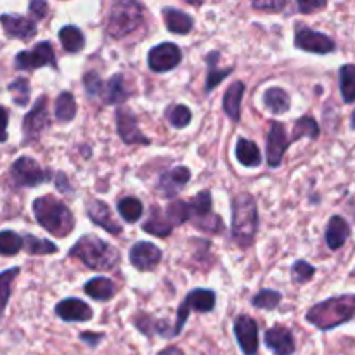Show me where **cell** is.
<instances>
[{
  "instance_id": "60d3db41",
  "label": "cell",
  "mask_w": 355,
  "mask_h": 355,
  "mask_svg": "<svg viewBox=\"0 0 355 355\" xmlns=\"http://www.w3.org/2000/svg\"><path fill=\"white\" fill-rule=\"evenodd\" d=\"M281 293L276 290H262L255 298H253V305L259 309H267V311H272L279 305L281 302Z\"/></svg>"
},
{
  "instance_id": "52a82bcc",
  "label": "cell",
  "mask_w": 355,
  "mask_h": 355,
  "mask_svg": "<svg viewBox=\"0 0 355 355\" xmlns=\"http://www.w3.org/2000/svg\"><path fill=\"white\" fill-rule=\"evenodd\" d=\"M10 177H12L14 184L19 187H35L40 184L49 182L51 179V172L42 170L35 159L31 158H19L17 162L12 163L10 166Z\"/></svg>"
},
{
  "instance_id": "d590c367",
  "label": "cell",
  "mask_w": 355,
  "mask_h": 355,
  "mask_svg": "<svg viewBox=\"0 0 355 355\" xmlns=\"http://www.w3.org/2000/svg\"><path fill=\"white\" fill-rule=\"evenodd\" d=\"M318 135H319V125L315 123L314 118L304 116V118H300L297 123H295L291 141H298V139H302V137L318 139Z\"/></svg>"
},
{
  "instance_id": "8fae6325",
  "label": "cell",
  "mask_w": 355,
  "mask_h": 355,
  "mask_svg": "<svg viewBox=\"0 0 355 355\" xmlns=\"http://www.w3.org/2000/svg\"><path fill=\"white\" fill-rule=\"evenodd\" d=\"M16 66L19 69H37L42 66H58L51 42H40L31 51H23L16 55Z\"/></svg>"
},
{
  "instance_id": "7bdbcfd3",
  "label": "cell",
  "mask_w": 355,
  "mask_h": 355,
  "mask_svg": "<svg viewBox=\"0 0 355 355\" xmlns=\"http://www.w3.org/2000/svg\"><path fill=\"white\" fill-rule=\"evenodd\" d=\"M291 274H293V279L297 281V283H307V281H311L312 276L315 274V269L311 263L304 262V260H298L293 266V269H291Z\"/></svg>"
},
{
  "instance_id": "ab89813d",
  "label": "cell",
  "mask_w": 355,
  "mask_h": 355,
  "mask_svg": "<svg viewBox=\"0 0 355 355\" xmlns=\"http://www.w3.org/2000/svg\"><path fill=\"white\" fill-rule=\"evenodd\" d=\"M10 94L14 96V103L17 106H26L28 101H30V83L26 78H16L9 85Z\"/></svg>"
},
{
  "instance_id": "cb8c5ba5",
  "label": "cell",
  "mask_w": 355,
  "mask_h": 355,
  "mask_svg": "<svg viewBox=\"0 0 355 355\" xmlns=\"http://www.w3.org/2000/svg\"><path fill=\"white\" fill-rule=\"evenodd\" d=\"M101 96H103L104 104H120L127 99V90H125L123 76L114 75L111 76L107 82L103 83L101 89Z\"/></svg>"
},
{
  "instance_id": "30bf717a",
  "label": "cell",
  "mask_w": 355,
  "mask_h": 355,
  "mask_svg": "<svg viewBox=\"0 0 355 355\" xmlns=\"http://www.w3.org/2000/svg\"><path fill=\"white\" fill-rule=\"evenodd\" d=\"M180 61H182V52L175 44H170V42L153 47L148 55L149 68L156 73L170 71L175 66H179Z\"/></svg>"
},
{
  "instance_id": "2e32d148",
  "label": "cell",
  "mask_w": 355,
  "mask_h": 355,
  "mask_svg": "<svg viewBox=\"0 0 355 355\" xmlns=\"http://www.w3.org/2000/svg\"><path fill=\"white\" fill-rule=\"evenodd\" d=\"M116 123L118 134L127 144H149V139L139 130L137 120L127 107H120L116 111Z\"/></svg>"
},
{
  "instance_id": "e0dca14e",
  "label": "cell",
  "mask_w": 355,
  "mask_h": 355,
  "mask_svg": "<svg viewBox=\"0 0 355 355\" xmlns=\"http://www.w3.org/2000/svg\"><path fill=\"white\" fill-rule=\"evenodd\" d=\"M55 314L69 322H85L92 319L94 312L85 302L78 300V298H68V300L59 302L55 307Z\"/></svg>"
},
{
  "instance_id": "836d02e7",
  "label": "cell",
  "mask_w": 355,
  "mask_h": 355,
  "mask_svg": "<svg viewBox=\"0 0 355 355\" xmlns=\"http://www.w3.org/2000/svg\"><path fill=\"white\" fill-rule=\"evenodd\" d=\"M23 246L30 255H49V253L58 252V246L47 239H38L35 236L26 234L23 239Z\"/></svg>"
},
{
  "instance_id": "e575fe53",
  "label": "cell",
  "mask_w": 355,
  "mask_h": 355,
  "mask_svg": "<svg viewBox=\"0 0 355 355\" xmlns=\"http://www.w3.org/2000/svg\"><path fill=\"white\" fill-rule=\"evenodd\" d=\"M23 248V238L17 236L12 231H2L0 232V255L12 257L19 253Z\"/></svg>"
},
{
  "instance_id": "b9f144b4",
  "label": "cell",
  "mask_w": 355,
  "mask_h": 355,
  "mask_svg": "<svg viewBox=\"0 0 355 355\" xmlns=\"http://www.w3.org/2000/svg\"><path fill=\"white\" fill-rule=\"evenodd\" d=\"M191 118H193V114H191L189 107L184 106V104H177V106H173L168 113L170 123L177 128L187 127L191 121Z\"/></svg>"
},
{
  "instance_id": "277c9868",
  "label": "cell",
  "mask_w": 355,
  "mask_h": 355,
  "mask_svg": "<svg viewBox=\"0 0 355 355\" xmlns=\"http://www.w3.org/2000/svg\"><path fill=\"white\" fill-rule=\"evenodd\" d=\"M355 315V295L329 298L307 312V321L319 329H331Z\"/></svg>"
},
{
  "instance_id": "7a4b0ae2",
  "label": "cell",
  "mask_w": 355,
  "mask_h": 355,
  "mask_svg": "<svg viewBox=\"0 0 355 355\" xmlns=\"http://www.w3.org/2000/svg\"><path fill=\"white\" fill-rule=\"evenodd\" d=\"M69 257L78 259L94 270H110L120 262V253L116 252V248L97 236H83L80 241L75 243Z\"/></svg>"
},
{
  "instance_id": "bcb514c9",
  "label": "cell",
  "mask_w": 355,
  "mask_h": 355,
  "mask_svg": "<svg viewBox=\"0 0 355 355\" xmlns=\"http://www.w3.org/2000/svg\"><path fill=\"white\" fill-rule=\"evenodd\" d=\"M324 7L326 2H307V0H302V2L298 3V9L305 14H311L318 9H324Z\"/></svg>"
},
{
  "instance_id": "8992f818",
  "label": "cell",
  "mask_w": 355,
  "mask_h": 355,
  "mask_svg": "<svg viewBox=\"0 0 355 355\" xmlns=\"http://www.w3.org/2000/svg\"><path fill=\"white\" fill-rule=\"evenodd\" d=\"M189 218L198 229L207 232H218L224 229L222 218L211 211V196L208 191H201L189 203Z\"/></svg>"
},
{
  "instance_id": "5bb4252c",
  "label": "cell",
  "mask_w": 355,
  "mask_h": 355,
  "mask_svg": "<svg viewBox=\"0 0 355 355\" xmlns=\"http://www.w3.org/2000/svg\"><path fill=\"white\" fill-rule=\"evenodd\" d=\"M288 146H290V141H288L283 123H279V121L270 123L269 135H267V162H269V166L276 168L281 165V159H283Z\"/></svg>"
},
{
  "instance_id": "f1b7e54d",
  "label": "cell",
  "mask_w": 355,
  "mask_h": 355,
  "mask_svg": "<svg viewBox=\"0 0 355 355\" xmlns=\"http://www.w3.org/2000/svg\"><path fill=\"white\" fill-rule=\"evenodd\" d=\"M142 229H144L146 232H149V234L158 236V238H165V236H168L170 232H172V225H170L168 220L163 217V214H159L158 207H153L151 215H149L148 222L142 225Z\"/></svg>"
},
{
  "instance_id": "7402d4cb",
  "label": "cell",
  "mask_w": 355,
  "mask_h": 355,
  "mask_svg": "<svg viewBox=\"0 0 355 355\" xmlns=\"http://www.w3.org/2000/svg\"><path fill=\"white\" fill-rule=\"evenodd\" d=\"M163 17H165L166 28H168L172 33L186 35L189 33L194 26V21L189 14H186L184 10L173 9V7H165V9H163Z\"/></svg>"
},
{
  "instance_id": "f546056e",
  "label": "cell",
  "mask_w": 355,
  "mask_h": 355,
  "mask_svg": "<svg viewBox=\"0 0 355 355\" xmlns=\"http://www.w3.org/2000/svg\"><path fill=\"white\" fill-rule=\"evenodd\" d=\"M59 40H61L62 47L68 52H80L85 45V38L83 33L76 26H64L59 31Z\"/></svg>"
},
{
  "instance_id": "9a60e30c",
  "label": "cell",
  "mask_w": 355,
  "mask_h": 355,
  "mask_svg": "<svg viewBox=\"0 0 355 355\" xmlns=\"http://www.w3.org/2000/svg\"><path fill=\"white\" fill-rule=\"evenodd\" d=\"M162 260V250L148 241H139L130 250V262L135 269L149 270L155 269Z\"/></svg>"
},
{
  "instance_id": "d6a6232c",
  "label": "cell",
  "mask_w": 355,
  "mask_h": 355,
  "mask_svg": "<svg viewBox=\"0 0 355 355\" xmlns=\"http://www.w3.org/2000/svg\"><path fill=\"white\" fill-rule=\"evenodd\" d=\"M340 89L345 103H354L355 101V66L345 64L340 69Z\"/></svg>"
},
{
  "instance_id": "681fc988",
  "label": "cell",
  "mask_w": 355,
  "mask_h": 355,
  "mask_svg": "<svg viewBox=\"0 0 355 355\" xmlns=\"http://www.w3.org/2000/svg\"><path fill=\"white\" fill-rule=\"evenodd\" d=\"M82 340L83 342H87L89 343V345H97V342H101V340H103V335H94V333H83L82 335Z\"/></svg>"
},
{
  "instance_id": "9c48e42d",
  "label": "cell",
  "mask_w": 355,
  "mask_h": 355,
  "mask_svg": "<svg viewBox=\"0 0 355 355\" xmlns=\"http://www.w3.org/2000/svg\"><path fill=\"white\" fill-rule=\"evenodd\" d=\"M295 45L302 51L314 52V54H329L335 51V42L324 33L311 30V28L298 24L295 31Z\"/></svg>"
},
{
  "instance_id": "ac0fdd59",
  "label": "cell",
  "mask_w": 355,
  "mask_h": 355,
  "mask_svg": "<svg viewBox=\"0 0 355 355\" xmlns=\"http://www.w3.org/2000/svg\"><path fill=\"white\" fill-rule=\"evenodd\" d=\"M87 214H89L90 220L96 222L99 227L104 231L111 232V234H120L121 227L116 220H114L113 214L110 211V207L99 200H92L87 203Z\"/></svg>"
},
{
  "instance_id": "83f0119b",
  "label": "cell",
  "mask_w": 355,
  "mask_h": 355,
  "mask_svg": "<svg viewBox=\"0 0 355 355\" xmlns=\"http://www.w3.org/2000/svg\"><path fill=\"white\" fill-rule=\"evenodd\" d=\"M263 104L272 113L281 114L284 111H288V107H290V97H288V94L283 89L272 87V89L266 90V94H263Z\"/></svg>"
},
{
  "instance_id": "4dcf8cb0",
  "label": "cell",
  "mask_w": 355,
  "mask_h": 355,
  "mask_svg": "<svg viewBox=\"0 0 355 355\" xmlns=\"http://www.w3.org/2000/svg\"><path fill=\"white\" fill-rule=\"evenodd\" d=\"M55 118L59 121H71L76 116V103L71 92H62L55 99Z\"/></svg>"
},
{
  "instance_id": "ffe728a7",
  "label": "cell",
  "mask_w": 355,
  "mask_h": 355,
  "mask_svg": "<svg viewBox=\"0 0 355 355\" xmlns=\"http://www.w3.org/2000/svg\"><path fill=\"white\" fill-rule=\"evenodd\" d=\"M266 343L276 355H291L295 352V340L290 329L274 326L266 333Z\"/></svg>"
},
{
  "instance_id": "d4e9b609",
  "label": "cell",
  "mask_w": 355,
  "mask_h": 355,
  "mask_svg": "<svg viewBox=\"0 0 355 355\" xmlns=\"http://www.w3.org/2000/svg\"><path fill=\"white\" fill-rule=\"evenodd\" d=\"M243 94H245V83L243 82H234L227 89L224 96V110L227 113V116L231 120L238 121L239 120V111H241V99Z\"/></svg>"
},
{
  "instance_id": "1f68e13d",
  "label": "cell",
  "mask_w": 355,
  "mask_h": 355,
  "mask_svg": "<svg viewBox=\"0 0 355 355\" xmlns=\"http://www.w3.org/2000/svg\"><path fill=\"white\" fill-rule=\"evenodd\" d=\"M218 52H210V55L207 58V62H208V78H207V90L208 92H211V90L215 89V87L218 85V83L222 82V80L225 78V76L231 75L232 68H225V69H218L217 68V62H218Z\"/></svg>"
},
{
  "instance_id": "816d5d0a",
  "label": "cell",
  "mask_w": 355,
  "mask_h": 355,
  "mask_svg": "<svg viewBox=\"0 0 355 355\" xmlns=\"http://www.w3.org/2000/svg\"><path fill=\"white\" fill-rule=\"evenodd\" d=\"M352 125H354V128H355V111H354V114H352Z\"/></svg>"
},
{
  "instance_id": "ba28073f",
  "label": "cell",
  "mask_w": 355,
  "mask_h": 355,
  "mask_svg": "<svg viewBox=\"0 0 355 355\" xmlns=\"http://www.w3.org/2000/svg\"><path fill=\"white\" fill-rule=\"evenodd\" d=\"M215 293L211 290H198L191 291L189 295L186 297L184 300L182 307L179 309V315H177V324L173 326V336L179 335L182 326L186 324L187 318H189V312L191 311H196V312H210L214 311L215 307Z\"/></svg>"
},
{
  "instance_id": "8d00e7d4",
  "label": "cell",
  "mask_w": 355,
  "mask_h": 355,
  "mask_svg": "<svg viewBox=\"0 0 355 355\" xmlns=\"http://www.w3.org/2000/svg\"><path fill=\"white\" fill-rule=\"evenodd\" d=\"M189 203H186V201H175V203L166 207L165 218L173 227V225H180L186 220H189Z\"/></svg>"
},
{
  "instance_id": "4fadbf2b",
  "label": "cell",
  "mask_w": 355,
  "mask_h": 355,
  "mask_svg": "<svg viewBox=\"0 0 355 355\" xmlns=\"http://www.w3.org/2000/svg\"><path fill=\"white\" fill-rule=\"evenodd\" d=\"M234 333L239 347L246 355H255L259 350V328L250 315H239L234 322Z\"/></svg>"
},
{
  "instance_id": "6da1fadb",
  "label": "cell",
  "mask_w": 355,
  "mask_h": 355,
  "mask_svg": "<svg viewBox=\"0 0 355 355\" xmlns=\"http://www.w3.org/2000/svg\"><path fill=\"white\" fill-rule=\"evenodd\" d=\"M38 224L51 234L64 238L75 229V217L64 203L54 196H42L33 203Z\"/></svg>"
},
{
  "instance_id": "7c38bea8",
  "label": "cell",
  "mask_w": 355,
  "mask_h": 355,
  "mask_svg": "<svg viewBox=\"0 0 355 355\" xmlns=\"http://www.w3.org/2000/svg\"><path fill=\"white\" fill-rule=\"evenodd\" d=\"M47 125H49L47 97L42 96L40 99L35 103L33 110H31L23 120L24 142H31L35 141V139L40 137V134L47 128Z\"/></svg>"
},
{
  "instance_id": "f35d334b",
  "label": "cell",
  "mask_w": 355,
  "mask_h": 355,
  "mask_svg": "<svg viewBox=\"0 0 355 355\" xmlns=\"http://www.w3.org/2000/svg\"><path fill=\"white\" fill-rule=\"evenodd\" d=\"M17 274H19V269H17V267L0 274V318H2L3 311H6L7 307V302H9L10 297V284H12L14 277H16Z\"/></svg>"
},
{
  "instance_id": "c3c4849f",
  "label": "cell",
  "mask_w": 355,
  "mask_h": 355,
  "mask_svg": "<svg viewBox=\"0 0 355 355\" xmlns=\"http://www.w3.org/2000/svg\"><path fill=\"white\" fill-rule=\"evenodd\" d=\"M7 121H9V113L6 107L0 106V142L7 139Z\"/></svg>"
},
{
  "instance_id": "74e56055",
  "label": "cell",
  "mask_w": 355,
  "mask_h": 355,
  "mask_svg": "<svg viewBox=\"0 0 355 355\" xmlns=\"http://www.w3.org/2000/svg\"><path fill=\"white\" fill-rule=\"evenodd\" d=\"M142 203L137 198H123V200L118 203V211L121 214V217L127 222H135L142 217Z\"/></svg>"
},
{
  "instance_id": "ee69618b",
  "label": "cell",
  "mask_w": 355,
  "mask_h": 355,
  "mask_svg": "<svg viewBox=\"0 0 355 355\" xmlns=\"http://www.w3.org/2000/svg\"><path fill=\"white\" fill-rule=\"evenodd\" d=\"M83 83H85V90L87 94H89L90 97H94L96 94H101V89H103V80H101V76L97 75V73L90 71L87 73L85 78H83Z\"/></svg>"
},
{
  "instance_id": "5b68a950",
  "label": "cell",
  "mask_w": 355,
  "mask_h": 355,
  "mask_svg": "<svg viewBox=\"0 0 355 355\" xmlns=\"http://www.w3.org/2000/svg\"><path fill=\"white\" fill-rule=\"evenodd\" d=\"M144 21V9L139 2L123 0L116 2L107 17V33L113 38H123L137 30Z\"/></svg>"
},
{
  "instance_id": "4316f807",
  "label": "cell",
  "mask_w": 355,
  "mask_h": 355,
  "mask_svg": "<svg viewBox=\"0 0 355 355\" xmlns=\"http://www.w3.org/2000/svg\"><path fill=\"white\" fill-rule=\"evenodd\" d=\"M236 158L241 165L245 166H259L262 162V156H260L259 148H257L255 142L248 141V139H239L238 144H236Z\"/></svg>"
},
{
  "instance_id": "7dc6e473",
  "label": "cell",
  "mask_w": 355,
  "mask_h": 355,
  "mask_svg": "<svg viewBox=\"0 0 355 355\" xmlns=\"http://www.w3.org/2000/svg\"><path fill=\"white\" fill-rule=\"evenodd\" d=\"M253 7L262 10H281L286 7V2L284 0H279V2H255Z\"/></svg>"
},
{
  "instance_id": "f6af8a7d",
  "label": "cell",
  "mask_w": 355,
  "mask_h": 355,
  "mask_svg": "<svg viewBox=\"0 0 355 355\" xmlns=\"http://www.w3.org/2000/svg\"><path fill=\"white\" fill-rule=\"evenodd\" d=\"M30 10L35 19H42L47 14V3L42 2V0H35V2L30 3Z\"/></svg>"
},
{
  "instance_id": "f907efd6",
  "label": "cell",
  "mask_w": 355,
  "mask_h": 355,
  "mask_svg": "<svg viewBox=\"0 0 355 355\" xmlns=\"http://www.w3.org/2000/svg\"><path fill=\"white\" fill-rule=\"evenodd\" d=\"M159 355H182V352H180L179 349H173V347H172V349H166V350H163V352L159 354Z\"/></svg>"
},
{
  "instance_id": "d6986e66",
  "label": "cell",
  "mask_w": 355,
  "mask_h": 355,
  "mask_svg": "<svg viewBox=\"0 0 355 355\" xmlns=\"http://www.w3.org/2000/svg\"><path fill=\"white\" fill-rule=\"evenodd\" d=\"M0 23H2L3 30L9 37L12 38H21V40H28V38L35 37L37 33V26H35V21L28 19L23 16H12V14H3L0 17Z\"/></svg>"
},
{
  "instance_id": "3957f363",
  "label": "cell",
  "mask_w": 355,
  "mask_h": 355,
  "mask_svg": "<svg viewBox=\"0 0 355 355\" xmlns=\"http://www.w3.org/2000/svg\"><path fill=\"white\" fill-rule=\"evenodd\" d=\"M259 229V211L252 194L241 193L232 200V238L241 248H248Z\"/></svg>"
},
{
  "instance_id": "484cf974",
  "label": "cell",
  "mask_w": 355,
  "mask_h": 355,
  "mask_svg": "<svg viewBox=\"0 0 355 355\" xmlns=\"http://www.w3.org/2000/svg\"><path fill=\"white\" fill-rule=\"evenodd\" d=\"M85 293L89 295L90 298H94V300H99V302H106L110 300V298L114 297V283L113 281H110L107 277H94V279H90L89 283L85 284Z\"/></svg>"
},
{
  "instance_id": "603a6c76",
  "label": "cell",
  "mask_w": 355,
  "mask_h": 355,
  "mask_svg": "<svg viewBox=\"0 0 355 355\" xmlns=\"http://www.w3.org/2000/svg\"><path fill=\"white\" fill-rule=\"evenodd\" d=\"M350 234V227L342 217H333L326 229V243L331 250H338L345 245L347 238Z\"/></svg>"
},
{
  "instance_id": "44dd1931",
  "label": "cell",
  "mask_w": 355,
  "mask_h": 355,
  "mask_svg": "<svg viewBox=\"0 0 355 355\" xmlns=\"http://www.w3.org/2000/svg\"><path fill=\"white\" fill-rule=\"evenodd\" d=\"M189 179V168H186V166H177V168L170 170V172H166L162 177V180H159V191H163L165 196H173V194H177L186 186Z\"/></svg>"
}]
</instances>
